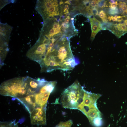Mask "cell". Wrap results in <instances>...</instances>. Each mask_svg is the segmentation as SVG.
<instances>
[{
	"instance_id": "obj_20",
	"label": "cell",
	"mask_w": 127,
	"mask_h": 127,
	"mask_svg": "<svg viewBox=\"0 0 127 127\" xmlns=\"http://www.w3.org/2000/svg\"><path fill=\"white\" fill-rule=\"evenodd\" d=\"M92 15H96L98 14V11L95 7L93 8L92 9Z\"/></svg>"
},
{
	"instance_id": "obj_18",
	"label": "cell",
	"mask_w": 127,
	"mask_h": 127,
	"mask_svg": "<svg viewBox=\"0 0 127 127\" xmlns=\"http://www.w3.org/2000/svg\"><path fill=\"white\" fill-rule=\"evenodd\" d=\"M0 3L3 4L0 5V8L1 9L3 7L5 6L6 5L10 3L8 0H0Z\"/></svg>"
},
{
	"instance_id": "obj_5",
	"label": "cell",
	"mask_w": 127,
	"mask_h": 127,
	"mask_svg": "<svg viewBox=\"0 0 127 127\" xmlns=\"http://www.w3.org/2000/svg\"><path fill=\"white\" fill-rule=\"evenodd\" d=\"M60 20H57L56 18L54 17L44 21L40 35L50 38L59 33H62V25L60 24Z\"/></svg>"
},
{
	"instance_id": "obj_14",
	"label": "cell",
	"mask_w": 127,
	"mask_h": 127,
	"mask_svg": "<svg viewBox=\"0 0 127 127\" xmlns=\"http://www.w3.org/2000/svg\"><path fill=\"white\" fill-rule=\"evenodd\" d=\"M108 13L111 14H114L117 13L118 10L117 8H111L109 9Z\"/></svg>"
},
{
	"instance_id": "obj_7",
	"label": "cell",
	"mask_w": 127,
	"mask_h": 127,
	"mask_svg": "<svg viewBox=\"0 0 127 127\" xmlns=\"http://www.w3.org/2000/svg\"><path fill=\"white\" fill-rule=\"evenodd\" d=\"M47 81L44 79H36L28 76L24 78L25 85L29 95L37 93Z\"/></svg>"
},
{
	"instance_id": "obj_11",
	"label": "cell",
	"mask_w": 127,
	"mask_h": 127,
	"mask_svg": "<svg viewBox=\"0 0 127 127\" xmlns=\"http://www.w3.org/2000/svg\"><path fill=\"white\" fill-rule=\"evenodd\" d=\"M0 127H18L15 121L10 122H0Z\"/></svg>"
},
{
	"instance_id": "obj_3",
	"label": "cell",
	"mask_w": 127,
	"mask_h": 127,
	"mask_svg": "<svg viewBox=\"0 0 127 127\" xmlns=\"http://www.w3.org/2000/svg\"><path fill=\"white\" fill-rule=\"evenodd\" d=\"M0 94L16 99L29 95L25 85L24 77H16L3 82L0 85Z\"/></svg>"
},
{
	"instance_id": "obj_21",
	"label": "cell",
	"mask_w": 127,
	"mask_h": 127,
	"mask_svg": "<svg viewBox=\"0 0 127 127\" xmlns=\"http://www.w3.org/2000/svg\"><path fill=\"white\" fill-rule=\"evenodd\" d=\"M70 19H71L70 17L69 16H67V17L64 20V22H63L64 23H65L66 24H68L69 22Z\"/></svg>"
},
{
	"instance_id": "obj_13",
	"label": "cell",
	"mask_w": 127,
	"mask_h": 127,
	"mask_svg": "<svg viewBox=\"0 0 127 127\" xmlns=\"http://www.w3.org/2000/svg\"><path fill=\"white\" fill-rule=\"evenodd\" d=\"M119 8L122 10L123 13L127 14V5L124 2L120 1L118 4Z\"/></svg>"
},
{
	"instance_id": "obj_19",
	"label": "cell",
	"mask_w": 127,
	"mask_h": 127,
	"mask_svg": "<svg viewBox=\"0 0 127 127\" xmlns=\"http://www.w3.org/2000/svg\"><path fill=\"white\" fill-rule=\"evenodd\" d=\"M106 1L104 0H99L97 5L100 8L103 7Z\"/></svg>"
},
{
	"instance_id": "obj_12",
	"label": "cell",
	"mask_w": 127,
	"mask_h": 127,
	"mask_svg": "<svg viewBox=\"0 0 127 127\" xmlns=\"http://www.w3.org/2000/svg\"><path fill=\"white\" fill-rule=\"evenodd\" d=\"M73 124L72 120H70L65 122H61L56 127H71Z\"/></svg>"
},
{
	"instance_id": "obj_6",
	"label": "cell",
	"mask_w": 127,
	"mask_h": 127,
	"mask_svg": "<svg viewBox=\"0 0 127 127\" xmlns=\"http://www.w3.org/2000/svg\"><path fill=\"white\" fill-rule=\"evenodd\" d=\"M57 83L56 81H47L39 91L35 94L37 106L40 107L46 106L50 95L53 90Z\"/></svg>"
},
{
	"instance_id": "obj_23",
	"label": "cell",
	"mask_w": 127,
	"mask_h": 127,
	"mask_svg": "<svg viewBox=\"0 0 127 127\" xmlns=\"http://www.w3.org/2000/svg\"><path fill=\"white\" fill-rule=\"evenodd\" d=\"M64 9L67 10H68L69 8V5L68 4H65V5L64 7Z\"/></svg>"
},
{
	"instance_id": "obj_4",
	"label": "cell",
	"mask_w": 127,
	"mask_h": 127,
	"mask_svg": "<svg viewBox=\"0 0 127 127\" xmlns=\"http://www.w3.org/2000/svg\"><path fill=\"white\" fill-rule=\"evenodd\" d=\"M57 0H37L35 9L43 18L44 21L51 17L60 15L62 11L59 9Z\"/></svg>"
},
{
	"instance_id": "obj_1",
	"label": "cell",
	"mask_w": 127,
	"mask_h": 127,
	"mask_svg": "<svg viewBox=\"0 0 127 127\" xmlns=\"http://www.w3.org/2000/svg\"><path fill=\"white\" fill-rule=\"evenodd\" d=\"M61 35L54 37L55 41L46 43L45 50L38 63L41 72L71 70L79 64L78 60L72 53L69 37Z\"/></svg>"
},
{
	"instance_id": "obj_8",
	"label": "cell",
	"mask_w": 127,
	"mask_h": 127,
	"mask_svg": "<svg viewBox=\"0 0 127 127\" xmlns=\"http://www.w3.org/2000/svg\"><path fill=\"white\" fill-rule=\"evenodd\" d=\"M46 106H37L30 114L32 124L44 125L46 124Z\"/></svg>"
},
{
	"instance_id": "obj_27",
	"label": "cell",
	"mask_w": 127,
	"mask_h": 127,
	"mask_svg": "<svg viewBox=\"0 0 127 127\" xmlns=\"http://www.w3.org/2000/svg\"><path fill=\"white\" fill-rule=\"evenodd\" d=\"M63 3V2L62 1H61L60 2L59 4L61 5Z\"/></svg>"
},
{
	"instance_id": "obj_25",
	"label": "cell",
	"mask_w": 127,
	"mask_h": 127,
	"mask_svg": "<svg viewBox=\"0 0 127 127\" xmlns=\"http://www.w3.org/2000/svg\"><path fill=\"white\" fill-rule=\"evenodd\" d=\"M102 20L105 23H107L108 21V20L106 18H104L102 19Z\"/></svg>"
},
{
	"instance_id": "obj_22",
	"label": "cell",
	"mask_w": 127,
	"mask_h": 127,
	"mask_svg": "<svg viewBox=\"0 0 127 127\" xmlns=\"http://www.w3.org/2000/svg\"><path fill=\"white\" fill-rule=\"evenodd\" d=\"M123 17L124 16H118L117 18V21L118 22H121L123 19Z\"/></svg>"
},
{
	"instance_id": "obj_28",
	"label": "cell",
	"mask_w": 127,
	"mask_h": 127,
	"mask_svg": "<svg viewBox=\"0 0 127 127\" xmlns=\"http://www.w3.org/2000/svg\"><path fill=\"white\" fill-rule=\"evenodd\" d=\"M118 16L117 15H115L114 16V17L116 19H117V17H118Z\"/></svg>"
},
{
	"instance_id": "obj_16",
	"label": "cell",
	"mask_w": 127,
	"mask_h": 127,
	"mask_svg": "<svg viewBox=\"0 0 127 127\" xmlns=\"http://www.w3.org/2000/svg\"><path fill=\"white\" fill-rule=\"evenodd\" d=\"M99 0H92L90 2V5L92 7H95L97 6Z\"/></svg>"
},
{
	"instance_id": "obj_9",
	"label": "cell",
	"mask_w": 127,
	"mask_h": 127,
	"mask_svg": "<svg viewBox=\"0 0 127 127\" xmlns=\"http://www.w3.org/2000/svg\"><path fill=\"white\" fill-rule=\"evenodd\" d=\"M16 99L23 104L30 114L37 106L36 103L35 94H30L24 97Z\"/></svg>"
},
{
	"instance_id": "obj_17",
	"label": "cell",
	"mask_w": 127,
	"mask_h": 127,
	"mask_svg": "<svg viewBox=\"0 0 127 127\" xmlns=\"http://www.w3.org/2000/svg\"><path fill=\"white\" fill-rule=\"evenodd\" d=\"M109 3L110 5L109 7L111 8H115L118 5V4L117 1H115L113 3H111L109 2Z\"/></svg>"
},
{
	"instance_id": "obj_10",
	"label": "cell",
	"mask_w": 127,
	"mask_h": 127,
	"mask_svg": "<svg viewBox=\"0 0 127 127\" xmlns=\"http://www.w3.org/2000/svg\"><path fill=\"white\" fill-rule=\"evenodd\" d=\"M91 29V37L93 40L96 35L102 29L100 22L95 17H89Z\"/></svg>"
},
{
	"instance_id": "obj_2",
	"label": "cell",
	"mask_w": 127,
	"mask_h": 127,
	"mask_svg": "<svg viewBox=\"0 0 127 127\" xmlns=\"http://www.w3.org/2000/svg\"><path fill=\"white\" fill-rule=\"evenodd\" d=\"M100 96V94L85 90L84 94L80 95L76 101L75 109L80 110L85 115L91 124L102 118L96 105V101Z\"/></svg>"
},
{
	"instance_id": "obj_24",
	"label": "cell",
	"mask_w": 127,
	"mask_h": 127,
	"mask_svg": "<svg viewBox=\"0 0 127 127\" xmlns=\"http://www.w3.org/2000/svg\"><path fill=\"white\" fill-rule=\"evenodd\" d=\"M111 20L112 21H117V19L115 18L113 16H111Z\"/></svg>"
},
{
	"instance_id": "obj_26",
	"label": "cell",
	"mask_w": 127,
	"mask_h": 127,
	"mask_svg": "<svg viewBox=\"0 0 127 127\" xmlns=\"http://www.w3.org/2000/svg\"><path fill=\"white\" fill-rule=\"evenodd\" d=\"M64 3H65V4H69V5H71V3H70V2L69 1H65L64 2Z\"/></svg>"
},
{
	"instance_id": "obj_15",
	"label": "cell",
	"mask_w": 127,
	"mask_h": 127,
	"mask_svg": "<svg viewBox=\"0 0 127 127\" xmlns=\"http://www.w3.org/2000/svg\"><path fill=\"white\" fill-rule=\"evenodd\" d=\"M99 15L101 19L104 18L107 19V15L103 10H101L99 12Z\"/></svg>"
}]
</instances>
